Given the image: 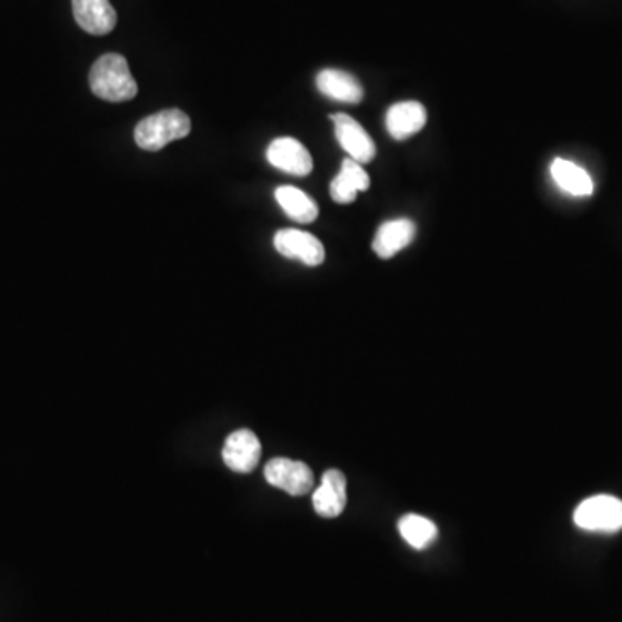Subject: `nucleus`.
I'll return each instance as SVG.
<instances>
[{
	"instance_id": "nucleus-10",
	"label": "nucleus",
	"mask_w": 622,
	"mask_h": 622,
	"mask_svg": "<svg viewBox=\"0 0 622 622\" xmlns=\"http://www.w3.org/2000/svg\"><path fill=\"white\" fill-rule=\"evenodd\" d=\"M347 478L338 469L327 471L322 484L313 493V509L320 518L334 519L347 509Z\"/></svg>"
},
{
	"instance_id": "nucleus-3",
	"label": "nucleus",
	"mask_w": 622,
	"mask_h": 622,
	"mask_svg": "<svg viewBox=\"0 0 622 622\" xmlns=\"http://www.w3.org/2000/svg\"><path fill=\"white\" fill-rule=\"evenodd\" d=\"M574 522L590 533H619L622 529V500L612 494L586 498L574 510Z\"/></svg>"
},
{
	"instance_id": "nucleus-15",
	"label": "nucleus",
	"mask_w": 622,
	"mask_h": 622,
	"mask_svg": "<svg viewBox=\"0 0 622 622\" xmlns=\"http://www.w3.org/2000/svg\"><path fill=\"white\" fill-rule=\"evenodd\" d=\"M275 199L280 208L285 211L298 223H311L319 217L317 202L307 192L291 185L279 187L275 191Z\"/></svg>"
},
{
	"instance_id": "nucleus-4",
	"label": "nucleus",
	"mask_w": 622,
	"mask_h": 622,
	"mask_svg": "<svg viewBox=\"0 0 622 622\" xmlns=\"http://www.w3.org/2000/svg\"><path fill=\"white\" fill-rule=\"evenodd\" d=\"M264 479L270 486L279 488L291 496H303L310 493L315 478L310 466L303 462L289 459H273L264 466Z\"/></svg>"
},
{
	"instance_id": "nucleus-2",
	"label": "nucleus",
	"mask_w": 622,
	"mask_h": 622,
	"mask_svg": "<svg viewBox=\"0 0 622 622\" xmlns=\"http://www.w3.org/2000/svg\"><path fill=\"white\" fill-rule=\"evenodd\" d=\"M191 118L180 109H163L160 113L140 120L136 127V142L144 151H161L173 140L185 139L191 133Z\"/></svg>"
},
{
	"instance_id": "nucleus-6",
	"label": "nucleus",
	"mask_w": 622,
	"mask_h": 622,
	"mask_svg": "<svg viewBox=\"0 0 622 622\" xmlns=\"http://www.w3.org/2000/svg\"><path fill=\"white\" fill-rule=\"evenodd\" d=\"M273 245L282 257L300 260L308 267H319L325 260V249L322 242L310 232L303 230L284 229L275 233Z\"/></svg>"
},
{
	"instance_id": "nucleus-9",
	"label": "nucleus",
	"mask_w": 622,
	"mask_h": 622,
	"mask_svg": "<svg viewBox=\"0 0 622 622\" xmlns=\"http://www.w3.org/2000/svg\"><path fill=\"white\" fill-rule=\"evenodd\" d=\"M74 21L90 36H108L117 27L118 16L109 0H71Z\"/></svg>"
},
{
	"instance_id": "nucleus-13",
	"label": "nucleus",
	"mask_w": 622,
	"mask_h": 622,
	"mask_svg": "<svg viewBox=\"0 0 622 622\" xmlns=\"http://www.w3.org/2000/svg\"><path fill=\"white\" fill-rule=\"evenodd\" d=\"M317 89L339 102H348V104H358L363 101V89L353 74L341 70L320 71L317 77Z\"/></svg>"
},
{
	"instance_id": "nucleus-14",
	"label": "nucleus",
	"mask_w": 622,
	"mask_h": 622,
	"mask_svg": "<svg viewBox=\"0 0 622 622\" xmlns=\"http://www.w3.org/2000/svg\"><path fill=\"white\" fill-rule=\"evenodd\" d=\"M370 187V177L362 164L357 161H342L341 171L331 182V198L338 204H350L357 199L358 192L367 191Z\"/></svg>"
},
{
	"instance_id": "nucleus-8",
	"label": "nucleus",
	"mask_w": 622,
	"mask_h": 622,
	"mask_svg": "<svg viewBox=\"0 0 622 622\" xmlns=\"http://www.w3.org/2000/svg\"><path fill=\"white\" fill-rule=\"evenodd\" d=\"M267 160L289 175L307 177L313 170L310 152L300 140L292 139V137H280V139L273 140L267 149Z\"/></svg>"
},
{
	"instance_id": "nucleus-17",
	"label": "nucleus",
	"mask_w": 622,
	"mask_h": 622,
	"mask_svg": "<svg viewBox=\"0 0 622 622\" xmlns=\"http://www.w3.org/2000/svg\"><path fill=\"white\" fill-rule=\"evenodd\" d=\"M398 529H400V534L404 538V541L415 550L428 549L438 538V528H435L434 522L422 518V515H417V513L404 515L398 524Z\"/></svg>"
},
{
	"instance_id": "nucleus-12",
	"label": "nucleus",
	"mask_w": 622,
	"mask_h": 622,
	"mask_svg": "<svg viewBox=\"0 0 622 622\" xmlns=\"http://www.w3.org/2000/svg\"><path fill=\"white\" fill-rule=\"evenodd\" d=\"M417 227L409 218H398L379 227L372 249L382 260H389L403 251L415 239Z\"/></svg>"
},
{
	"instance_id": "nucleus-11",
	"label": "nucleus",
	"mask_w": 622,
	"mask_h": 622,
	"mask_svg": "<svg viewBox=\"0 0 622 622\" xmlns=\"http://www.w3.org/2000/svg\"><path fill=\"white\" fill-rule=\"evenodd\" d=\"M428 111L417 101L398 102L385 114V129L394 140H404L424 129Z\"/></svg>"
},
{
	"instance_id": "nucleus-7",
	"label": "nucleus",
	"mask_w": 622,
	"mask_h": 622,
	"mask_svg": "<svg viewBox=\"0 0 622 622\" xmlns=\"http://www.w3.org/2000/svg\"><path fill=\"white\" fill-rule=\"evenodd\" d=\"M261 459V443L249 429H239L227 438L223 447V462L233 472L249 474L257 469Z\"/></svg>"
},
{
	"instance_id": "nucleus-5",
	"label": "nucleus",
	"mask_w": 622,
	"mask_h": 622,
	"mask_svg": "<svg viewBox=\"0 0 622 622\" xmlns=\"http://www.w3.org/2000/svg\"><path fill=\"white\" fill-rule=\"evenodd\" d=\"M335 139L339 146L350 154L351 160L360 164L370 163L378 154V148L373 144L372 137L367 133L362 124L358 123L350 114H332Z\"/></svg>"
},
{
	"instance_id": "nucleus-1",
	"label": "nucleus",
	"mask_w": 622,
	"mask_h": 622,
	"mask_svg": "<svg viewBox=\"0 0 622 622\" xmlns=\"http://www.w3.org/2000/svg\"><path fill=\"white\" fill-rule=\"evenodd\" d=\"M90 90L102 101H132L139 92L136 78L130 73L129 61L121 54L101 56L93 62L89 74Z\"/></svg>"
},
{
	"instance_id": "nucleus-16",
	"label": "nucleus",
	"mask_w": 622,
	"mask_h": 622,
	"mask_svg": "<svg viewBox=\"0 0 622 622\" xmlns=\"http://www.w3.org/2000/svg\"><path fill=\"white\" fill-rule=\"evenodd\" d=\"M550 171H552L553 180L562 191L572 195L593 194V180L588 175V171L572 163V161L556 158V160H553Z\"/></svg>"
}]
</instances>
